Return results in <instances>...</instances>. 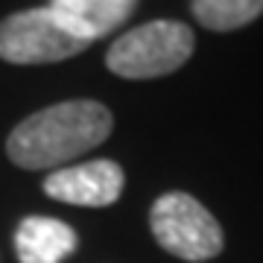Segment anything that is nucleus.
I'll list each match as a JSON object with an SVG mask.
<instances>
[{"mask_svg":"<svg viewBox=\"0 0 263 263\" xmlns=\"http://www.w3.org/2000/svg\"><path fill=\"white\" fill-rule=\"evenodd\" d=\"M111 111L97 100H67L29 114L12 129L6 155L21 170H56L111 135Z\"/></svg>","mask_w":263,"mask_h":263,"instance_id":"obj_1","label":"nucleus"},{"mask_svg":"<svg viewBox=\"0 0 263 263\" xmlns=\"http://www.w3.org/2000/svg\"><path fill=\"white\" fill-rule=\"evenodd\" d=\"M196 47V35L181 21H149L123 32L105 53L108 70L123 79H158L179 70Z\"/></svg>","mask_w":263,"mask_h":263,"instance_id":"obj_2","label":"nucleus"},{"mask_svg":"<svg viewBox=\"0 0 263 263\" xmlns=\"http://www.w3.org/2000/svg\"><path fill=\"white\" fill-rule=\"evenodd\" d=\"M149 228L164 252L187 263L211 260L226 246L216 216L199 199L181 190H170L155 199L149 211Z\"/></svg>","mask_w":263,"mask_h":263,"instance_id":"obj_3","label":"nucleus"},{"mask_svg":"<svg viewBox=\"0 0 263 263\" xmlns=\"http://www.w3.org/2000/svg\"><path fill=\"white\" fill-rule=\"evenodd\" d=\"M88 41L73 35L50 6L15 12L0 21V59L12 65H50L82 53Z\"/></svg>","mask_w":263,"mask_h":263,"instance_id":"obj_4","label":"nucleus"},{"mask_svg":"<svg viewBox=\"0 0 263 263\" xmlns=\"http://www.w3.org/2000/svg\"><path fill=\"white\" fill-rule=\"evenodd\" d=\"M126 176L114 161H88L65 170H53L44 179V193L56 202L79 208H105L114 205L123 193Z\"/></svg>","mask_w":263,"mask_h":263,"instance_id":"obj_5","label":"nucleus"},{"mask_svg":"<svg viewBox=\"0 0 263 263\" xmlns=\"http://www.w3.org/2000/svg\"><path fill=\"white\" fill-rule=\"evenodd\" d=\"M138 6V0H50V9L73 35L94 44L117 29Z\"/></svg>","mask_w":263,"mask_h":263,"instance_id":"obj_6","label":"nucleus"},{"mask_svg":"<svg viewBox=\"0 0 263 263\" xmlns=\"http://www.w3.org/2000/svg\"><path fill=\"white\" fill-rule=\"evenodd\" d=\"M76 231L53 216H27L15 231V252L21 263H62L76 252Z\"/></svg>","mask_w":263,"mask_h":263,"instance_id":"obj_7","label":"nucleus"},{"mask_svg":"<svg viewBox=\"0 0 263 263\" xmlns=\"http://www.w3.org/2000/svg\"><path fill=\"white\" fill-rule=\"evenodd\" d=\"M193 18L211 32H234L263 15V0H190Z\"/></svg>","mask_w":263,"mask_h":263,"instance_id":"obj_8","label":"nucleus"}]
</instances>
